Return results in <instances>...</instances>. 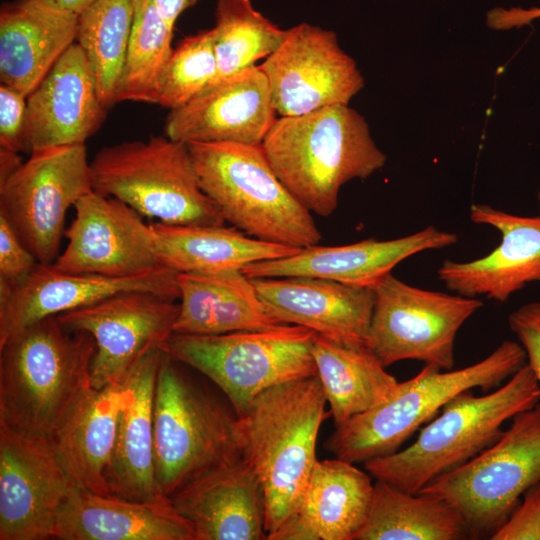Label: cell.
<instances>
[{
	"label": "cell",
	"instance_id": "6da1fadb",
	"mask_svg": "<svg viewBox=\"0 0 540 540\" xmlns=\"http://www.w3.org/2000/svg\"><path fill=\"white\" fill-rule=\"evenodd\" d=\"M93 337L57 316L0 344V425L51 439L94 390Z\"/></svg>",
	"mask_w": 540,
	"mask_h": 540
},
{
	"label": "cell",
	"instance_id": "7a4b0ae2",
	"mask_svg": "<svg viewBox=\"0 0 540 540\" xmlns=\"http://www.w3.org/2000/svg\"><path fill=\"white\" fill-rule=\"evenodd\" d=\"M326 404L315 375L266 389L239 417L242 457L256 472L265 491L268 536L301 504L318 461L319 429L330 416Z\"/></svg>",
	"mask_w": 540,
	"mask_h": 540
},
{
	"label": "cell",
	"instance_id": "3957f363",
	"mask_svg": "<svg viewBox=\"0 0 540 540\" xmlns=\"http://www.w3.org/2000/svg\"><path fill=\"white\" fill-rule=\"evenodd\" d=\"M262 148L274 172L310 212L331 215L341 187L386 162L365 118L349 105L278 116Z\"/></svg>",
	"mask_w": 540,
	"mask_h": 540
},
{
	"label": "cell",
	"instance_id": "277c9868",
	"mask_svg": "<svg viewBox=\"0 0 540 540\" xmlns=\"http://www.w3.org/2000/svg\"><path fill=\"white\" fill-rule=\"evenodd\" d=\"M540 401V386L525 364L493 392H461L404 449L364 463L375 479L417 494L437 477L466 463L503 433V424Z\"/></svg>",
	"mask_w": 540,
	"mask_h": 540
},
{
	"label": "cell",
	"instance_id": "5b68a950",
	"mask_svg": "<svg viewBox=\"0 0 540 540\" xmlns=\"http://www.w3.org/2000/svg\"><path fill=\"white\" fill-rule=\"evenodd\" d=\"M238 420L227 399L190 377L179 361L163 351L153 409L160 492L170 497L195 479L242 458Z\"/></svg>",
	"mask_w": 540,
	"mask_h": 540
},
{
	"label": "cell",
	"instance_id": "8992f818",
	"mask_svg": "<svg viewBox=\"0 0 540 540\" xmlns=\"http://www.w3.org/2000/svg\"><path fill=\"white\" fill-rule=\"evenodd\" d=\"M525 364L523 347L510 340L464 368L442 370L425 364L413 378L399 382L388 400L335 427L324 448L353 464L392 454L456 395L495 389Z\"/></svg>",
	"mask_w": 540,
	"mask_h": 540
},
{
	"label": "cell",
	"instance_id": "52a82bcc",
	"mask_svg": "<svg viewBox=\"0 0 540 540\" xmlns=\"http://www.w3.org/2000/svg\"><path fill=\"white\" fill-rule=\"evenodd\" d=\"M186 145L202 190L233 227L253 238L295 248L320 241L311 212L278 178L261 144Z\"/></svg>",
	"mask_w": 540,
	"mask_h": 540
},
{
	"label": "cell",
	"instance_id": "ba28073f",
	"mask_svg": "<svg viewBox=\"0 0 540 540\" xmlns=\"http://www.w3.org/2000/svg\"><path fill=\"white\" fill-rule=\"evenodd\" d=\"M94 191L170 225H223L202 190L186 144L164 136L101 148L90 162Z\"/></svg>",
	"mask_w": 540,
	"mask_h": 540
},
{
	"label": "cell",
	"instance_id": "9c48e42d",
	"mask_svg": "<svg viewBox=\"0 0 540 540\" xmlns=\"http://www.w3.org/2000/svg\"><path fill=\"white\" fill-rule=\"evenodd\" d=\"M314 335L293 324L211 335L173 332L161 349L208 378L241 417L266 389L317 375Z\"/></svg>",
	"mask_w": 540,
	"mask_h": 540
},
{
	"label": "cell",
	"instance_id": "30bf717a",
	"mask_svg": "<svg viewBox=\"0 0 540 540\" xmlns=\"http://www.w3.org/2000/svg\"><path fill=\"white\" fill-rule=\"evenodd\" d=\"M540 483V401L511 419L489 447L444 473L419 493L453 506L473 536L494 532L520 497Z\"/></svg>",
	"mask_w": 540,
	"mask_h": 540
},
{
	"label": "cell",
	"instance_id": "8fae6325",
	"mask_svg": "<svg viewBox=\"0 0 540 540\" xmlns=\"http://www.w3.org/2000/svg\"><path fill=\"white\" fill-rule=\"evenodd\" d=\"M373 290L366 344L384 367L417 360L442 370L454 368L457 333L483 306L481 300L421 289L392 273Z\"/></svg>",
	"mask_w": 540,
	"mask_h": 540
},
{
	"label": "cell",
	"instance_id": "7c38bea8",
	"mask_svg": "<svg viewBox=\"0 0 540 540\" xmlns=\"http://www.w3.org/2000/svg\"><path fill=\"white\" fill-rule=\"evenodd\" d=\"M91 190L85 144L35 151L0 182V215L38 263L52 264L68 209Z\"/></svg>",
	"mask_w": 540,
	"mask_h": 540
},
{
	"label": "cell",
	"instance_id": "4fadbf2b",
	"mask_svg": "<svg viewBox=\"0 0 540 540\" xmlns=\"http://www.w3.org/2000/svg\"><path fill=\"white\" fill-rule=\"evenodd\" d=\"M179 314L175 300L147 291L122 292L57 315L70 331L95 341L91 364L94 389L122 383L149 350L162 347Z\"/></svg>",
	"mask_w": 540,
	"mask_h": 540
},
{
	"label": "cell",
	"instance_id": "5bb4252c",
	"mask_svg": "<svg viewBox=\"0 0 540 540\" xmlns=\"http://www.w3.org/2000/svg\"><path fill=\"white\" fill-rule=\"evenodd\" d=\"M278 116L349 105L364 87L355 60L334 31L308 23L287 29L281 45L259 65Z\"/></svg>",
	"mask_w": 540,
	"mask_h": 540
},
{
	"label": "cell",
	"instance_id": "9a60e30c",
	"mask_svg": "<svg viewBox=\"0 0 540 540\" xmlns=\"http://www.w3.org/2000/svg\"><path fill=\"white\" fill-rule=\"evenodd\" d=\"M74 208L75 218L64 232L68 243L52 263L56 269L127 278L165 267L151 225L132 207L91 190Z\"/></svg>",
	"mask_w": 540,
	"mask_h": 540
},
{
	"label": "cell",
	"instance_id": "2e32d148",
	"mask_svg": "<svg viewBox=\"0 0 540 540\" xmlns=\"http://www.w3.org/2000/svg\"><path fill=\"white\" fill-rule=\"evenodd\" d=\"M75 487L49 438L0 425V540H46Z\"/></svg>",
	"mask_w": 540,
	"mask_h": 540
},
{
	"label": "cell",
	"instance_id": "e0dca14e",
	"mask_svg": "<svg viewBox=\"0 0 540 540\" xmlns=\"http://www.w3.org/2000/svg\"><path fill=\"white\" fill-rule=\"evenodd\" d=\"M178 274L163 267L141 276L114 278L67 273L52 264L38 263L18 281L0 279V344L37 321L118 293L147 291L179 299Z\"/></svg>",
	"mask_w": 540,
	"mask_h": 540
},
{
	"label": "cell",
	"instance_id": "ac0fdd59",
	"mask_svg": "<svg viewBox=\"0 0 540 540\" xmlns=\"http://www.w3.org/2000/svg\"><path fill=\"white\" fill-rule=\"evenodd\" d=\"M268 80L257 65L216 80L185 105L170 110L165 136L184 144L259 145L277 119Z\"/></svg>",
	"mask_w": 540,
	"mask_h": 540
},
{
	"label": "cell",
	"instance_id": "d6986e66",
	"mask_svg": "<svg viewBox=\"0 0 540 540\" xmlns=\"http://www.w3.org/2000/svg\"><path fill=\"white\" fill-rule=\"evenodd\" d=\"M469 217L475 224L497 229L501 242L476 260H444L437 277L449 291L506 303L527 284L540 282L539 216L514 215L487 204H473Z\"/></svg>",
	"mask_w": 540,
	"mask_h": 540
},
{
	"label": "cell",
	"instance_id": "ffe728a7",
	"mask_svg": "<svg viewBox=\"0 0 540 540\" xmlns=\"http://www.w3.org/2000/svg\"><path fill=\"white\" fill-rule=\"evenodd\" d=\"M106 112L88 59L74 42L27 97L25 151L85 144Z\"/></svg>",
	"mask_w": 540,
	"mask_h": 540
},
{
	"label": "cell",
	"instance_id": "44dd1931",
	"mask_svg": "<svg viewBox=\"0 0 540 540\" xmlns=\"http://www.w3.org/2000/svg\"><path fill=\"white\" fill-rule=\"evenodd\" d=\"M457 241V234L430 225L392 240L369 238L342 246L316 244L290 256L253 262L242 272L249 278L305 276L373 287L406 258L422 251L446 248Z\"/></svg>",
	"mask_w": 540,
	"mask_h": 540
},
{
	"label": "cell",
	"instance_id": "7402d4cb",
	"mask_svg": "<svg viewBox=\"0 0 540 540\" xmlns=\"http://www.w3.org/2000/svg\"><path fill=\"white\" fill-rule=\"evenodd\" d=\"M268 314L348 345H367L373 287L317 277L250 278Z\"/></svg>",
	"mask_w": 540,
	"mask_h": 540
},
{
	"label": "cell",
	"instance_id": "603a6c76",
	"mask_svg": "<svg viewBox=\"0 0 540 540\" xmlns=\"http://www.w3.org/2000/svg\"><path fill=\"white\" fill-rule=\"evenodd\" d=\"M169 498L190 523L194 540L268 537L264 487L243 457L195 479Z\"/></svg>",
	"mask_w": 540,
	"mask_h": 540
},
{
	"label": "cell",
	"instance_id": "cb8c5ba5",
	"mask_svg": "<svg viewBox=\"0 0 540 540\" xmlns=\"http://www.w3.org/2000/svg\"><path fill=\"white\" fill-rule=\"evenodd\" d=\"M53 538L194 540V533L167 496L136 501L74 487L59 511Z\"/></svg>",
	"mask_w": 540,
	"mask_h": 540
},
{
	"label": "cell",
	"instance_id": "d4e9b609",
	"mask_svg": "<svg viewBox=\"0 0 540 540\" xmlns=\"http://www.w3.org/2000/svg\"><path fill=\"white\" fill-rule=\"evenodd\" d=\"M78 15L47 0H14L0 9L1 84L28 95L76 42Z\"/></svg>",
	"mask_w": 540,
	"mask_h": 540
},
{
	"label": "cell",
	"instance_id": "484cf974",
	"mask_svg": "<svg viewBox=\"0 0 540 540\" xmlns=\"http://www.w3.org/2000/svg\"><path fill=\"white\" fill-rule=\"evenodd\" d=\"M371 477L355 464L317 461L301 504L269 540H354L373 493Z\"/></svg>",
	"mask_w": 540,
	"mask_h": 540
},
{
	"label": "cell",
	"instance_id": "4316f807",
	"mask_svg": "<svg viewBox=\"0 0 540 540\" xmlns=\"http://www.w3.org/2000/svg\"><path fill=\"white\" fill-rule=\"evenodd\" d=\"M161 347L149 350L133 366L125 383L128 398L120 413L108 475L111 495L143 501L163 495L155 478L153 409Z\"/></svg>",
	"mask_w": 540,
	"mask_h": 540
},
{
	"label": "cell",
	"instance_id": "83f0119b",
	"mask_svg": "<svg viewBox=\"0 0 540 540\" xmlns=\"http://www.w3.org/2000/svg\"><path fill=\"white\" fill-rule=\"evenodd\" d=\"M177 282L180 302L174 332L211 335L282 325L268 314L242 270L179 273Z\"/></svg>",
	"mask_w": 540,
	"mask_h": 540
},
{
	"label": "cell",
	"instance_id": "f1b7e54d",
	"mask_svg": "<svg viewBox=\"0 0 540 540\" xmlns=\"http://www.w3.org/2000/svg\"><path fill=\"white\" fill-rule=\"evenodd\" d=\"M128 398L122 383L94 389L50 439L75 487L111 495L112 464L120 413Z\"/></svg>",
	"mask_w": 540,
	"mask_h": 540
},
{
	"label": "cell",
	"instance_id": "f546056e",
	"mask_svg": "<svg viewBox=\"0 0 540 540\" xmlns=\"http://www.w3.org/2000/svg\"><path fill=\"white\" fill-rule=\"evenodd\" d=\"M161 263L177 273L242 270L253 262L293 255L301 248L269 243L223 225L150 224Z\"/></svg>",
	"mask_w": 540,
	"mask_h": 540
},
{
	"label": "cell",
	"instance_id": "4dcf8cb0",
	"mask_svg": "<svg viewBox=\"0 0 540 540\" xmlns=\"http://www.w3.org/2000/svg\"><path fill=\"white\" fill-rule=\"evenodd\" d=\"M311 352L335 427L388 400L399 384L367 345L315 333Z\"/></svg>",
	"mask_w": 540,
	"mask_h": 540
},
{
	"label": "cell",
	"instance_id": "1f68e13d",
	"mask_svg": "<svg viewBox=\"0 0 540 540\" xmlns=\"http://www.w3.org/2000/svg\"><path fill=\"white\" fill-rule=\"evenodd\" d=\"M472 538L463 516L449 503L412 494L376 479L366 520L354 540H462Z\"/></svg>",
	"mask_w": 540,
	"mask_h": 540
},
{
	"label": "cell",
	"instance_id": "d6a6232c",
	"mask_svg": "<svg viewBox=\"0 0 540 540\" xmlns=\"http://www.w3.org/2000/svg\"><path fill=\"white\" fill-rule=\"evenodd\" d=\"M138 0H95L78 15L76 43L93 72L108 110L118 95Z\"/></svg>",
	"mask_w": 540,
	"mask_h": 540
},
{
	"label": "cell",
	"instance_id": "836d02e7",
	"mask_svg": "<svg viewBox=\"0 0 540 540\" xmlns=\"http://www.w3.org/2000/svg\"><path fill=\"white\" fill-rule=\"evenodd\" d=\"M215 19L211 31L218 68L216 80L266 59L287 33V29H280L257 11L251 0H217Z\"/></svg>",
	"mask_w": 540,
	"mask_h": 540
},
{
	"label": "cell",
	"instance_id": "e575fe53",
	"mask_svg": "<svg viewBox=\"0 0 540 540\" xmlns=\"http://www.w3.org/2000/svg\"><path fill=\"white\" fill-rule=\"evenodd\" d=\"M173 31L151 0H138L118 102L156 104L159 78L173 50Z\"/></svg>",
	"mask_w": 540,
	"mask_h": 540
},
{
	"label": "cell",
	"instance_id": "d590c367",
	"mask_svg": "<svg viewBox=\"0 0 540 540\" xmlns=\"http://www.w3.org/2000/svg\"><path fill=\"white\" fill-rule=\"evenodd\" d=\"M217 73L211 29L184 38L162 70L156 104L169 110L185 105L212 84Z\"/></svg>",
	"mask_w": 540,
	"mask_h": 540
},
{
	"label": "cell",
	"instance_id": "8d00e7d4",
	"mask_svg": "<svg viewBox=\"0 0 540 540\" xmlns=\"http://www.w3.org/2000/svg\"><path fill=\"white\" fill-rule=\"evenodd\" d=\"M489 538L492 540H540V483L523 494L522 501Z\"/></svg>",
	"mask_w": 540,
	"mask_h": 540
},
{
	"label": "cell",
	"instance_id": "74e56055",
	"mask_svg": "<svg viewBox=\"0 0 540 540\" xmlns=\"http://www.w3.org/2000/svg\"><path fill=\"white\" fill-rule=\"evenodd\" d=\"M27 97L4 84L0 85V148L25 151Z\"/></svg>",
	"mask_w": 540,
	"mask_h": 540
},
{
	"label": "cell",
	"instance_id": "f35d334b",
	"mask_svg": "<svg viewBox=\"0 0 540 540\" xmlns=\"http://www.w3.org/2000/svg\"><path fill=\"white\" fill-rule=\"evenodd\" d=\"M508 323L526 355V364L540 386V301L522 305L509 314Z\"/></svg>",
	"mask_w": 540,
	"mask_h": 540
},
{
	"label": "cell",
	"instance_id": "ab89813d",
	"mask_svg": "<svg viewBox=\"0 0 540 540\" xmlns=\"http://www.w3.org/2000/svg\"><path fill=\"white\" fill-rule=\"evenodd\" d=\"M38 264L6 218L0 215V279L18 281Z\"/></svg>",
	"mask_w": 540,
	"mask_h": 540
},
{
	"label": "cell",
	"instance_id": "60d3db41",
	"mask_svg": "<svg viewBox=\"0 0 540 540\" xmlns=\"http://www.w3.org/2000/svg\"><path fill=\"white\" fill-rule=\"evenodd\" d=\"M540 18V7L523 9L512 7L510 9L495 8L490 10L486 16V23L494 30H509L520 28L530 24L533 20Z\"/></svg>",
	"mask_w": 540,
	"mask_h": 540
},
{
	"label": "cell",
	"instance_id": "b9f144b4",
	"mask_svg": "<svg viewBox=\"0 0 540 540\" xmlns=\"http://www.w3.org/2000/svg\"><path fill=\"white\" fill-rule=\"evenodd\" d=\"M158 13L171 25L175 26L178 17L198 0H151Z\"/></svg>",
	"mask_w": 540,
	"mask_h": 540
},
{
	"label": "cell",
	"instance_id": "7bdbcfd3",
	"mask_svg": "<svg viewBox=\"0 0 540 540\" xmlns=\"http://www.w3.org/2000/svg\"><path fill=\"white\" fill-rule=\"evenodd\" d=\"M22 163L17 152L0 148V182L9 177Z\"/></svg>",
	"mask_w": 540,
	"mask_h": 540
},
{
	"label": "cell",
	"instance_id": "ee69618b",
	"mask_svg": "<svg viewBox=\"0 0 540 540\" xmlns=\"http://www.w3.org/2000/svg\"><path fill=\"white\" fill-rule=\"evenodd\" d=\"M47 1L64 11H67L76 15H80L95 0H47Z\"/></svg>",
	"mask_w": 540,
	"mask_h": 540
},
{
	"label": "cell",
	"instance_id": "f6af8a7d",
	"mask_svg": "<svg viewBox=\"0 0 540 540\" xmlns=\"http://www.w3.org/2000/svg\"><path fill=\"white\" fill-rule=\"evenodd\" d=\"M537 200H538V208L540 210V190L537 193Z\"/></svg>",
	"mask_w": 540,
	"mask_h": 540
}]
</instances>
